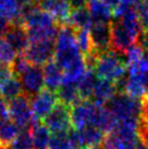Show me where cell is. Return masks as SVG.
<instances>
[{
  "mask_svg": "<svg viewBox=\"0 0 148 149\" xmlns=\"http://www.w3.org/2000/svg\"><path fill=\"white\" fill-rule=\"evenodd\" d=\"M84 60L75 39V29L68 24L60 25L56 38L54 62L64 71L76 62Z\"/></svg>",
  "mask_w": 148,
  "mask_h": 149,
  "instance_id": "6da1fadb",
  "label": "cell"
},
{
  "mask_svg": "<svg viewBox=\"0 0 148 149\" xmlns=\"http://www.w3.org/2000/svg\"><path fill=\"white\" fill-rule=\"evenodd\" d=\"M94 71L100 79L117 83L125 76L126 63L119 54L110 50L99 54L95 63Z\"/></svg>",
  "mask_w": 148,
  "mask_h": 149,
  "instance_id": "7a4b0ae2",
  "label": "cell"
},
{
  "mask_svg": "<svg viewBox=\"0 0 148 149\" xmlns=\"http://www.w3.org/2000/svg\"><path fill=\"white\" fill-rule=\"evenodd\" d=\"M118 121H137L142 116V100L133 98L125 93H118L106 104Z\"/></svg>",
  "mask_w": 148,
  "mask_h": 149,
  "instance_id": "3957f363",
  "label": "cell"
},
{
  "mask_svg": "<svg viewBox=\"0 0 148 149\" xmlns=\"http://www.w3.org/2000/svg\"><path fill=\"white\" fill-rule=\"evenodd\" d=\"M8 102L9 110H10V119L19 127H21L22 130H27V128H31V126L37 122L32 111L31 99L27 96L22 94Z\"/></svg>",
  "mask_w": 148,
  "mask_h": 149,
  "instance_id": "277c9868",
  "label": "cell"
},
{
  "mask_svg": "<svg viewBox=\"0 0 148 149\" xmlns=\"http://www.w3.org/2000/svg\"><path fill=\"white\" fill-rule=\"evenodd\" d=\"M99 106L89 100H81L71 107V122L76 131L87 126H95Z\"/></svg>",
  "mask_w": 148,
  "mask_h": 149,
  "instance_id": "5b68a950",
  "label": "cell"
},
{
  "mask_svg": "<svg viewBox=\"0 0 148 149\" xmlns=\"http://www.w3.org/2000/svg\"><path fill=\"white\" fill-rule=\"evenodd\" d=\"M44 125L54 134L69 133L72 127L71 107L58 101L54 110L43 120Z\"/></svg>",
  "mask_w": 148,
  "mask_h": 149,
  "instance_id": "8992f818",
  "label": "cell"
},
{
  "mask_svg": "<svg viewBox=\"0 0 148 149\" xmlns=\"http://www.w3.org/2000/svg\"><path fill=\"white\" fill-rule=\"evenodd\" d=\"M54 40H33L24 52V57L33 65L47 64L54 57Z\"/></svg>",
  "mask_w": 148,
  "mask_h": 149,
  "instance_id": "52a82bcc",
  "label": "cell"
},
{
  "mask_svg": "<svg viewBox=\"0 0 148 149\" xmlns=\"http://www.w3.org/2000/svg\"><path fill=\"white\" fill-rule=\"evenodd\" d=\"M23 89V94L27 96L29 99L38 95L45 86L44 70L39 65L31 64L24 73L19 76Z\"/></svg>",
  "mask_w": 148,
  "mask_h": 149,
  "instance_id": "ba28073f",
  "label": "cell"
},
{
  "mask_svg": "<svg viewBox=\"0 0 148 149\" xmlns=\"http://www.w3.org/2000/svg\"><path fill=\"white\" fill-rule=\"evenodd\" d=\"M70 135L78 149L101 147L105 141V132L96 126H87L77 131H70Z\"/></svg>",
  "mask_w": 148,
  "mask_h": 149,
  "instance_id": "9c48e42d",
  "label": "cell"
},
{
  "mask_svg": "<svg viewBox=\"0 0 148 149\" xmlns=\"http://www.w3.org/2000/svg\"><path fill=\"white\" fill-rule=\"evenodd\" d=\"M3 39L8 42L10 47L17 54H24L29 45V33L25 26L21 22L10 23L7 32L4 34Z\"/></svg>",
  "mask_w": 148,
  "mask_h": 149,
  "instance_id": "30bf717a",
  "label": "cell"
},
{
  "mask_svg": "<svg viewBox=\"0 0 148 149\" xmlns=\"http://www.w3.org/2000/svg\"><path fill=\"white\" fill-rule=\"evenodd\" d=\"M36 4L49 13L59 25L66 24L72 11L69 0H36Z\"/></svg>",
  "mask_w": 148,
  "mask_h": 149,
  "instance_id": "8fae6325",
  "label": "cell"
},
{
  "mask_svg": "<svg viewBox=\"0 0 148 149\" xmlns=\"http://www.w3.org/2000/svg\"><path fill=\"white\" fill-rule=\"evenodd\" d=\"M57 104L58 99L56 93H52L48 89L41 91L38 95L31 99V107H32V111L35 119L44 120L54 110Z\"/></svg>",
  "mask_w": 148,
  "mask_h": 149,
  "instance_id": "7c38bea8",
  "label": "cell"
},
{
  "mask_svg": "<svg viewBox=\"0 0 148 149\" xmlns=\"http://www.w3.org/2000/svg\"><path fill=\"white\" fill-rule=\"evenodd\" d=\"M89 35L95 50L99 54L111 50L110 23H94L89 29Z\"/></svg>",
  "mask_w": 148,
  "mask_h": 149,
  "instance_id": "4fadbf2b",
  "label": "cell"
},
{
  "mask_svg": "<svg viewBox=\"0 0 148 149\" xmlns=\"http://www.w3.org/2000/svg\"><path fill=\"white\" fill-rule=\"evenodd\" d=\"M118 94L115 84L106 79H98L94 89V93L91 95L89 101L94 102L96 106L103 107L107 104L115 95Z\"/></svg>",
  "mask_w": 148,
  "mask_h": 149,
  "instance_id": "5bb4252c",
  "label": "cell"
},
{
  "mask_svg": "<svg viewBox=\"0 0 148 149\" xmlns=\"http://www.w3.org/2000/svg\"><path fill=\"white\" fill-rule=\"evenodd\" d=\"M44 79L46 89L56 93L64 82V72L54 61H50L44 66Z\"/></svg>",
  "mask_w": 148,
  "mask_h": 149,
  "instance_id": "9a60e30c",
  "label": "cell"
},
{
  "mask_svg": "<svg viewBox=\"0 0 148 149\" xmlns=\"http://www.w3.org/2000/svg\"><path fill=\"white\" fill-rule=\"evenodd\" d=\"M87 9L91 13L94 23H111L113 17L112 9L103 2V0H89Z\"/></svg>",
  "mask_w": 148,
  "mask_h": 149,
  "instance_id": "2e32d148",
  "label": "cell"
},
{
  "mask_svg": "<svg viewBox=\"0 0 148 149\" xmlns=\"http://www.w3.org/2000/svg\"><path fill=\"white\" fill-rule=\"evenodd\" d=\"M11 119H0V147L2 149H8L11 147L13 141H15L20 130Z\"/></svg>",
  "mask_w": 148,
  "mask_h": 149,
  "instance_id": "e0dca14e",
  "label": "cell"
},
{
  "mask_svg": "<svg viewBox=\"0 0 148 149\" xmlns=\"http://www.w3.org/2000/svg\"><path fill=\"white\" fill-rule=\"evenodd\" d=\"M66 24L73 27L75 31L77 29H89L91 25L94 24V21L91 17V13L88 11L87 7L85 8L72 9L71 14Z\"/></svg>",
  "mask_w": 148,
  "mask_h": 149,
  "instance_id": "ac0fdd59",
  "label": "cell"
},
{
  "mask_svg": "<svg viewBox=\"0 0 148 149\" xmlns=\"http://www.w3.org/2000/svg\"><path fill=\"white\" fill-rule=\"evenodd\" d=\"M56 96L59 102L63 104H66L69 107H72L78 101H81V96L78 91L77 85L72 83H66L63 82L59 89L56 91Z\"/></svg>",
  "mask_w": 148,
  "mask_h": 149,
  "instance_id": "d6986e66",
  "label": "cell"
},
{
  "mask_svg": "<svg viewBox=\"0 0 148 149\" xmlns=\"http://www.w3.org/2000/svg\"><path fill=\"white\" fill-rule=\"evenodd\" d=\"M29 131L33 139L34 149H48L51 138V132L44 125V123H34L31 126Z\"/></svg>",
  "mask_w": 148,
  "mask_h": 149,
  "instance_id": "ffe728a7",
  "label": "cell"
},
{
  "mask_svg": "<svg viewBox=\"0 0 148 149\" xmlns=\"http://www.w3.org/2000/svg\"><path fill=\"white\" fill-rule=\"evenodd\" d=\"M98 76L95 71L87 69L86 73L84 74L81 81L77 83V88L80 91V96L82 100H91V95L94 93L96 84L98 82Z\"/></svg>",
  "mask_w": 148,
  "mask_h": 149,
  "instance_id": "44dd1931",
  "label": "cell"
},
{
  "mask_svg": "<svg viewBox=\"0 0 148 149\" xmlns=\"http://www.w3.org/2000/svg\"><path fill=\"white\" fill-rule=\"evenodd\" d=\"M22 7L19 0H0V17L10 23L20 22Z\"/></svg>",
  "mask_w": 148,
  "mask_h": 149,
  "instance_id": "7402d4cb",
  "label": "cell"
},
{
  "mask_svg": "<svg viewBox=\"0 0 148 149\" xmlns=\"http://www.w3.org/2000/svg\"><path fill=\"white\" fill-rule=\"evenodd\" d=\"M22 94H23V89H22L20 79L15 75L7 79L0 87V97L7 101H11Z\"/></svg>",
  "mask_w": 148,
  "mask_h": 149,
  "instance_id": "603a6c76",
  "label": "cell"
},
{
  "mask_svg": "<svg viewBox=\"0 0 148 149\" xmlns=\"http://www.w3.org/2000/svg\"><path fill=\"white\" fill-rule=\"evenodd\" d=\"M75 39H76V44H77L84 59L97 52L95 50L93 42H91V38L88 29H77V31H75Z\"/></svg>",
  "mask_w": 148,
  "mask_h": 149,
  "instance_id": "cb8c5ba5",
  "label": "cell"
},
{
  "mask_svg": "<svg viewBox=\"0 0 148 149\" xmlns=\"http://www.w3.org/2000/svg\"><path fill=\"white\" fill-rule=\"evenodd\" d=\"M48 149H78L69 133L51 135Z\"/></svg>",
  "mask_w": 148,
  "mask_h": 149,
  "instance_id": "d4e9b609",
  "label": "cell"
},
{
  "mask_svg": "<svg viewBox=\"0 0 148 149\" xmlns=\"http://www.w3.org/2000/svg\"><path fill=\"white\" fill-rule=\"evenodd\" d=\"M17 57L14 50L3 38L0 39V66H11Z\"/></svg>",
  "mask_w": 148,
  "mask_h": 149,
  "instance_id": "484cf974",
  "label": "cell"
},
{
  "mask_svg": "<svg viewBox=\"0 0 148 149\" xmlns=\"http://www.w3.org/2000/svg\"><path fill=\"white\" fill-rule=\"evenodd\" d=\"M11 149H34L33 148V139L31 135L29 128L27 130H22L20 134L17 135L15 141L10 147Z\"/></svg>",
  "mask_w": 148,
  "mask_h": 149,
  "instance_id": "4316f807",
  "label": "cell"
},
{
  "mask_svg": "<svg viewBox=\"0 0 148 149\" xmlns=\"http://www.w3.org/2000/svg\"><path fill=\"white\" fill-rule=\"evenodd\" d=\"M29 65H31V63L27 61V59L24 57V54H17L10 68L12 70L13 74L19 77L22 73H24L25 71L29 69Z\"/></svg>",
  "mask_w": 148,
  "mask_h": 149,
  "instance_id": "83f0119b",
  "label": "cell"
},
{
  "mask_svg": "<svg viewBox=\"0 0 148 149\" xmlns=\"http://www.w3.org/2000/svg\"><path fill=\"white\" fill-rule=\"evenodd\" d=\"M136 11L144 31H148V0H140L136 6Z\"/></svg>",
  "mask_w": 148,
  "mask_h": 149,
  "instance_id": "f1b7e54d",
  "label": "cell"
},
{
  "mask_svg": "<svg viewBox=\"0 0 148 149\" xmlns=\"http://www.w3.org/2000/svg\"><path fill=\"white\" fill-rule=\"evenodd\" d=\"M138 136L140 139L145 144V146L148 148V123L143 122L140 120L138 124Z\"/></svg>",
  "mask_w": 148,
  "mask_h": 149,
  "instance_id": "f546056e",
  "label": "cell"
},
{
  "mask_svg": "<svg viewBox=\"0 0 148 149\" xmlns=\"http://www.w3.org/2000/svg\"><path fill=\"white\" fill-rule=\"evenodd\" d=\"M0 119H10L9 102L0 97Z\"/></svg>",
  "mask_w": 148,
  "mask_h": 149,
  "instance_id": "4dcf8cb0",
  "label": "cell"
},
{
  "mask_svg": "<svg viewBox=\"0 0 148 149\" xmlns=\"http://www.w3.org/2000/svg\"><path fill=\"white\" fill-rule=\"evenodd\" d=\"M9 25H10V22L0 17V39H2L4 37V34L7 32Z\"/></svg>",
  "mask_w": 148,
  "mask_h": 149,
  "instance_id": "1f68e13d",
  "label": "cell"
},
{
  "mask_svg": "<svg viewBox=\"0 0 148 149\" xmlns=\"http://www.w3.org/2000/svg\"><path fill=\"white\" fill-rule=\"evenodd\" d=\"M140 0H122V3L126 4V6H131V7H136L140 3Z\"/></svg>",
  "mask_w": 148,
  "mask_h": 149,
  "instance_id": "d6a6232c",
  "label": "cell"
},
{
  "mask_svg": "<svg viewBox=\"0 0 148 149\" xmlns=\"http://www.w3.org/2000/svg\"><path fill=\"white\" fill-rule=\"evenodd\" d=\"M135 149H148L146 146H145V144L143 143V141H140H140L137 143V145H136V148Z\"/></svg>",
  "mask_w": 148,
  "mask_h": 149,
  "instance_id": "836d02e7",
  "label": "cell"
},
{
  "mask_svg": "<svg viewBox=\"0 0 148 149\" xmlns=\"http://www.w3.org/2000/svg\"><path fill=\"white\" fill-rule=\"evenodd\" d=\"M81 149H101V147H96V148H81Z\"/></svg>",
  "mask_w": 148,
  "mask_h": 149,
  "instance_id": "e575fe53",
  "label": "cell"
},
{
  "mask_svg": "<svg viewBox=\"0 0 148 149\" xmlns=\"http://www.w3.org/2000/svg\"><path fill=\"white\" fill-rule=\"evenodd\" d=\"M146 97H147V98H148V93H147V95H146Z\"/></svg>",
  "mask_w": 148,
  "mask_h": 149,
  "instance_id": "d590c367",
  "label": "cell"
},
{
  "mask_svg": "<svg viewBox=\"0 0 148 149\" xmlns=\"http://www.w3.org/2000/svg\"><path fill=\"white\" fill-rule=\"evenodd\" d=\"M0 149H2V148H1V147H0Z\"/></svg>",
  "mask_w": 148,
  "mask_h": 149,
  "instance_id": "8d00e7d4",
  "label": "cell"
},
{
  "mask_svg": "<svg viewBox=\"0 0 148 149\" xmlns=\"http://www.w3.org/2000/svg\"><path fill=\"white\" fill-rule=\"evenodd\" d=\"M88 1H89V0H88Z\"/></svg>",
  "mask_w": 148,
  "mask_h": 149,
  "instance_id": "74e56055",
  "label": "cell"
}]
</instances>
